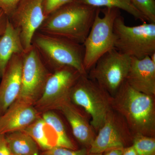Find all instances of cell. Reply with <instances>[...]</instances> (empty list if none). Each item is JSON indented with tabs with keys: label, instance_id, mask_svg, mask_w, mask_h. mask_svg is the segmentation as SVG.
<instances>
[{
	"label": "cell",
	"instance_id": "6",
	"mask_svg": "<svg viewBox=\"0 0 155 155\" xmlns=\"http://www.w3.org/2000/svg\"><path fill=\"white\" fill-rule=\"evenodd\" d=\"M100 12L98 8L91 28L83 44L84 67L87 74L98 60L115 47L114 23L120 14L119 10L105 8L103 17L100 16Z\"/></svg>",
	"mask_w": 155,
	"mask_h": 155
},
{
	"label": "cell",
	"instance_id": "25",
	"mask_svg": "<svg viewBox=\"0 0 155 155\" xmlns=\"http://www.w3.org/2000/svg\"><path fill=\"white\" fill-rule=\"evenodd\" d=\"M21 1L22 0H0V10L9 18Z\"/></svg>",
	"mask_w": 155,
	"mask_h": 155
},
{
	"label": "cell",
	"instance_id": "8",
	"mask_svg": "<svg viewBox=\"0 0 155 155\" xmlns=\"http://www.w3.org/2000/svg\"><path fill=\"white\" fill-rule=\"evenodd\" d=\"M130 62L131 58L113 48L98 60L87 75L113 97L126 80Z\"/></svg>",
	"mask_w": 155,
	"mask_h": 155
},
{
	"label": "cell",
	"instance_id": "22",
	"mask_svg": "<svg viewBox=\"0 0 155 155\" xmlns=\"http://www.w3.org/2000/svg\"><path fill=\"white\" fill-rule=\"evenodd\" d=\"M134 7L145 17L147 22L155 23V0H130Z\"/></svg>",
	"mask_w": 155,
	"mask_h": 155
},
{
	"label": "cell",
	"instance_id": "23",
	"mask_svg": "<svg viewBox=\"0 0 155 155\" xmlns=\"http://www.w3.org/2000/svg\"><path fill=\"white\" fill-rule=\"evenodd\" d=\"M88 150L84 147L80 149L71 150L62 147H55L44 151L41 155H87Z\"/></svg>",
	"mask_w": 155,
	"mask_h": 155
},
{
	"label": "cell",
	"instance_id": "30",
	"mask_svg": "<svg viewBox=\"0 0 155 155\" xmlns=\"http://www.w3.org/2000/svg\"><path fill=\"white\" fill-rule=\"evenodd\" d=\"M87 155H103V153H88Z\"/></svg>",
	"mask_w": 155,
	"mask_h": 155
},
{
	"label": "cell",
	"instance_id": "16",
	"mask_svg": "<svg viewBox=\"0 0 155 155\" xmlns=\"http://www.w3.org/2000/svg\"><path fill=\"white\" fill-rule=\"evenodd\" d=\"M25 52L20 36V31L8 19L5 32L0 36V77L14 54Z\"/></svg>",
	"mask_w": 155,
	"mask_h": 155
},
{
	"label": "cell",
	"instance_id": "32",
	"mask_svg": "<svg viewBox=\"0 0 155 155\" xmlns=\"http://www.w3.org/2000/svg\"></svg>",
	"mask_w": 155,
	"mask_h": 155
},
{
	"label": "cell",
	"instance_id": "21",
	"mask_svg": "<svg viewBox=\"0 0 155 155\" xmlns=\"http://www.w3.org/2000/svg\"><path fill=\"white\" fill-rule=\"evenodd\" d=\"M132 146L138 155H155V137L134 135Z\"/></svg>",
	"mask_w": 155,
	"mask_h": 155
},
{
	"label": "cell",
	"instance_id": "1",
	"mask_svg": "<svg viewBox=\"0 0 155 155\" xmlns=\"http://www.w3.org/2000/svg\"><path fill=\"white\" fill-rule=\"evenodd\" d=\"M112 108L124 118L133 136L155 137V96L137 91L125 81L112 97Z\"/></svg>",
	"mask_w": 155,
	"mask_h": 155
},
{
	"label": "cell",
	"instance_id": "9",
	"mask_svg": "<svg viewBox=\"0 0 155 155\" xmlns=\"http://www.w3.org/2000/svg\"><path fill=\"white\" fill-rule=\"evenodd\" d=\"M81 75L76 69L67 66L54 70L34 107L40 113L60 110L64 105L71 101V90Z\"/></svg>",
	"mask_w": 155,
	"mask_h": 155
},
{
	"label": "cell",
	"instance_id": "17",
	"mask_svg": "<svg viewBox=\"0 0 155 155\" xmlns=\"http://www.w3.org/2000/svg\"><path fill=\"white\" fill-rule=\"evenodd\" d=\"M23 130L34 139L43 151L59 147V139L55 131L41 117Z\"/></svg>",
	"mask_w": 155,
	"mask_h": 155
},
{
	"label": "cell",
	"instance_id": "2",
	"mask_svg": "<svg viewBox=\"0 0 155 155\" xmlns=\"http://www.w3.org/2000/svg\"><path fill=\"white\" fill-rule=\"evenodd\" d=\"M98 8L73 1L50 14L38 31L83 45Z\"/></svg>",
	"mask_w": 155,
	"mask_h": 155
},
{
	"label": "cell",
	"instance_id": "12",
	"mask_svg": "<svg viewBox=\"0 0 155 155\" xmlns=\"http://www.w3.org/2000/svg\"><path fill=\"white\" fill-rule=\"evenodd\" d=\"M23 54H14L12 56L1 78L0 116L4 114L17 100L20 93L22 84Z\"/></svg>",
	"mask_w": 155,
	"mask_h": 155
},
{
	"label": "cell",
	"instance_id": "18",
	"mask_svg": "<svg viewBox=\"0 0 155 155\" xmlns=\"http://www.w3.org/2000/svg\"><path fill=\"white\" fill-rule=\"evenodd\" d=\"M11 154L41 155L38 145L34 139L24 130L5 134Z\"/></svg>",
	"mask_w": 155,
	"mask_h": 155
},
{
	"label": "cell",
	"instance_id": "4",
	"mask_svg": "<svg viewBox=\"0 0 155 155\" xmlns=\"http://www.w3.org/2000/svg\"><path fill=\"white\" fill-rule=\"evenodd\" d=\"M70 98L91 117V124L97 133L112 109V96L88 75H81L72 89Z\"/></svg>",
	"mask_w": 155,
	"mask_h": 155
},
{
	"label": "cell",
	"instance_id": "3",
	"mask_svg": "<svg viewBox=\"0 0 155 155\" xmlns=\"http://www.w3.org/2000/svg\"><path fill=\"white\" fill-rule=\"evenodd\" d=\"M32 45L46 65L54 71L67 66L76 69L81 75H88L84 67L83 45L37 31L32 38Z\"/></svg>",
	"mask_w": 155,
	"mask_h": 155
},
{
	"label": "cell",
	"instance_id": "11",
	"mask_svg": "<svg viewBox=\"0 0 155 155\" xmlns=\"http://www.w3.org/2000/svg\"><path fill=\"white\" fill-rule=\"evenodd\" d=\"M45 19L44 0H22L9 18L13 26L20 31L25 51L31 47L34 35Z\"/></svg>",
	"mask_w": 155,
	"mask_h": 155
},
{
	"label": "cell",
	"instance_id": "10",
	"mask_svg": "<svg viewBox=\"0 0 155 155\" xmlns=\"http://www.w3.org/2000/svg\"><path fill=\"white\" fill-rule=\"evenodd\" d=\"M133 135L125 119L113 109L97 133L88 153H103L108 150L132 145Z\"/></svg>",
	"mask_w": 155,
	"mask_h": 155
},
{
	"label": "cell",
	"instance_id": "7",
	"mask_svg": "<svg viewBox=\"0 0 155 155\" xmlns=\"http://www.w3.org/2000/svg\"><path fill=\"white\" fill-rule=\"evenodd\" d=\"M22 61V84L16 101L34 106L42 94L51 73L32 45L23 53Z\"/></svg>",
	"mask_w": 155,
	"mask_h": 155
},
{
	"label": "cell",
	"instance_id": "31",
	"mask_svg": "<svg viewBox=\"0 0 155 155\" xmlns=\"http://www.w3.org/2000/svg\"><path fill=\"white\" fill-rule=\"evenodd\" d=\"M11 155H12V154H11Z\"/></svg>",
	"mask_w": 155,
	"mask_h": 155
},
{
	"label": "cell",
	"instance_id": "19",
	"mask_svg": "<svg viewBox=\"0 0 155 155\" xmlns=\"http://www.w3.org/2000/svg\"><path fill=\"white\" fill-rule=\"evenodd\" d=\"M96 8L104 7L122 10L130 14L136 20L147 22L145 17L134 7L130 0H75Z\"/></svg>",
	"mask_w": 155,
	"mask_h": 155
},
{
	"label": "cell",
	"instance_id": "14",
	"mask_svg": "<svg viewBox=\"0 0 155 155\" xmlns=\"http://www.w3.org/2000/svg\"><path fill=\"white\" fill-rule=\"evenodd\" d=\"M40 114L34 106L15 101L0 116V134L24 130L41 117Z\"/></svg>",
	"mask_w": 155,
	"mask_h": 155
},
{
	"label": "cell",
	"instance_id": "29",
	"mask_svg": "<svg viewBox=\"0 0 155 155\" xmlns=\"http://www.w3.org/2000/svg\"><path fill=\"white\" fill-rule=\"evenodd\" d=\"M122 155H138L132 145L123 149Z\"/></svg>",
	"mask_w": 155,
	"mask_h": 155
},
{
	"label": "cell",
	"instance_id": "20",
	"mask_svg": "<svg viewBox=\"0 0 155 155\" xmlns=\"http://www.w3.org/2000/svg\"><path fill=\"white\" fill-rule=\"evenodd\" d=\"M42 118L50 125L55 131L59 139V147L71 150L77 149L69 138L62 120L53 111H47L42 113Z\"/></svg>",
	"mask_w": 155,
	"mask_h": 155
},
{
	"label": "cell",
	"instance_id": "15",
	"mask_svg": "<svg viewBox=\"0 0 155 155\" xmlns=\"http://www.w3.org/2000/svg\"><path fill=\"white\" fill-rule=\"evenodd\" d=\"M60 111L69 122L72 133L82 147L89 149L94 140L96 133L87 118L86 112H82L78 106L69 101L64 105Z\"/></svg>",
	"mask_w": 155,
	"mask_h": 155
},
{
	"label": "cell",
	"instance_id": "26",
	"mask_svg": "<svg viewBox=\"0 0 155 155\" xmlns=\"http://www.w3.org/2000/svg\"><path fill=\"white\" fill-rule=\"evenodd\" d=\"M0 155H11L5 134H0Z\"/></svg>",
	"mask_w": 155,
	"mask_h": 155
},
{
	"label": "cell",
	"instance_id": "28",
	"mask_svg": "<svg viewBox=\"0 0 155 155\" xmlns=\"http://www.w3.org/2000/svg\"><path fill=\"white\" fill-rule=\"evenodd\" d=\"M123 149L115 148L108 150L103 153V155H122Z\"/></svg>",
	"mask_w": 155,
	"mask_h": 155
},
{
	"label": "cell",
	"instance_id": "5",
	"mask_svg": "<svg viewBox=\"0 0 155 155\" xmlns=\"http://www.w3.org/2000/svg\"><path fill=\"white\" fill-rule=\"evenodd\" d=\"M114 28V48L117 51L139 59L155 53V23L146 21L141 25L128 26L120 14L115 19Z\"/></svg>",
	"mask_w": 155,
	"mask_h": 155
},
{
	"label": "cell",
	"instance_id": "27",
	"mask_svg": "<svg viewBox=\"0 0 155 155\" xmlns=\"http://www.w3.org/2000/svg\"><path fill=\"white\" fill-rule=\"evenodd\" d=\"M8 17L2 10H0V36H2L5 30Z\"/></svg>",
	"mask_w": 155,
	"mask_h": 155
},
{
	"label": "cell",
	"instance_id": "24",
	"mask_svg": "<svg viewBox=\"0 0 155 155\" xmlns=\"http://www.w3.org/2000/svg\"><path fill=\"white\" fill-rule=\"evenodd\" d=\"M75 0H44V10L46 18L63 6Z\"/></svg>",
	"mask_w": 155,
	"mask_h": 155
},
{
	"label": "cell",
	"instance_id": "13",
	"mask_svg": "<svg viewBox=\"0 0 155 155\" xmlns=\"http://www.w3.org/2000/svg\"><path fill=\"white\" fill-rule=\"evenodd\" d=\"M125 81L137 91L155 96V63L150 56L131 58Z\"/></svg>",
	"mask_w": 155,
	"mask_h": 155
}]
</instances>
